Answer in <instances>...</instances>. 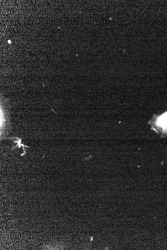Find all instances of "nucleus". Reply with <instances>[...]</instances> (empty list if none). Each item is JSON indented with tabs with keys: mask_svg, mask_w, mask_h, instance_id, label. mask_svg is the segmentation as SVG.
Instances as JSON below:
<instances>
[{
	"mask_svg": "<svg viewBox=\"0 0 167 250\" xmlns=\"http://www.w3.org/2000/svg\"><path fill=\"white\" fill-rule=\"evenodd\" d=\"M150 123L155 131L160 134L162 137H167V111L162 115L154 118Z\"/></svg>",
	"mask_w": 167,
	"mask_h": 250,
	"instance_id": "obj_1",
	"label": "nucleus"
}]
</instances>
